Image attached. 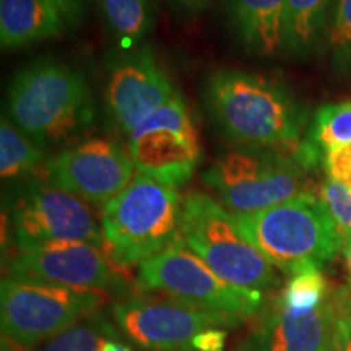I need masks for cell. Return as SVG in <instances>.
Wrapping results in <instances>:
<instances>
[{
	"label": "cell",
	"instance_id": "30bf717a",
	"mask_svg": "<svg viewBox=\"0 0 351 351\" xmlns=\"http://www.w3.org/2000/svg\"><path fill=\"white\" fill-rule=\"evenodd\" d=\"M129 152L137 173L171 187L191 181L200 163L199 130L181 95L156 109L129 134Z\"/></svg>",
	"mask_w": 351,
	"mask_h": 351
},
{
	"label": "cell",
	"instance_id": "ac0fdd59",
	"mask_svg": "<svg viewBox=\"0 0 351 351\" xmlns=\"http://www.w3.org/2000/svg\"><path fill=\"white\" fill-rule=\"evenodd\" d=\"M330 0H285V51L307 57L326 26Z\"/></svg>",
	"mask_w": 351,
	"mask_h": 351
},
{
	"label": "cell",
	"instance_id": "5b68a950",
	"mask_svg": "<svg viewBox=\"0 0 351 351\" xmlns=\"http://www.w3.org/2000/svg\"><path fill=\"white\" fill-rule=\"evenodd\" d=\"M181 238L225 282L258 293L278 287V269L245 239L234 215L213 197L194 192L184 199Z\"/></svg>",
	"mask_w": 351,
	"mask_h": 351
},
{
	"label": "cell",
	"instance_id": "7402d4cb",
	"mask_svg": "<svg viewBox=\"0 0 351 351\" xmlns=\"http://www.w3.org/2000/svg\"><path fill=\"white\" fill-rule=\"evenodd\" d=\"M304 142L326 155L337 147L351 143V101L326 104L315 112L309 137Z\"/></svg>",
	"mask_w": 351,
	"mask_h": 351
},
{
	"label": "cell",
	"instance_id": "8992f818",
	"mask_svg": "<svg viewBox=\"0 0 351 351\" xmlns=\"http://www.w3.org/2000/svg\"><path fill=\"white\" fill-rule=\"evenodd\" d=\"M306 168L296 156L269 148L238 147L219 155L204 181L234 215L256 213L307 194Z\"/></svg>",
	"mask_w": 351,
	"mask_h": 351
},
{
	"label": "cell",
	"instance_id": "9c48e42d",
	"mask_svg": "<svg viewBox=\"0 0 351 351\" xmlns=\"http://www.w3.org/2000/svg\"><path fill=\"white\" fill-rule=\"evenodd\" d=\"M12 232L19 251L52 243H88L104 249L101 221L88 202L49 182H32L8 204Z\"/></svg>",
	"mask_w": 351,
	"mask_h": 351
},
{
	"label": "cell",
	"instance_id": "836d02e7",
	"mask_svg": "<svg viewBox=\"0 0 351 351\" xmlns=\"http://www.w3.org/2000/svg\"><path fill=\"white\" fill-rule=\"evenodd\" d=\"M343 256H345V262H346V269H348V274L351 278V244L343 245Z\"/></svg>",
	"mask_w": 351,
	"mask_h": 351
},
{
	"label": "cell",
	"instance_id": "7c38bea8",
	"mask_svg": "<svg viewBox=\"0 0 351 351\" xmlns=\"http://www.w3.org/2000/svg\"><path fill=\"white\" fill-rule=\"evenodd\" d=\"M46 182L93 205L114 199L135 176L129 148L111 138H88L46 160Z\"/></svg>",
	"mask_w": 351,
	"mask_h": 351
},
{
	"label": "cell",
	"instance_id": "cb8c5ba5",
	"mask_svg": "<svg viewBox=\"0 0 351 351\" xmlns=\"http://www.w3.org/2000/svg\"><path fill=\"white\" fill-rule=\"evenodd\" d=\"M332 64L340 73H351V0H339L330 33Z\"/></svg>",
	"mask_w": 351,
	"mask_h": 351
},
{
	"label": "cell",
	"instance_id": "4316f807",
	"mask_svg": "<svg viewBox=\"0 0 351 351\" xmlns=\"http://www.w3.org/2000/svg\"><path fill=\"white\" fill-rule=\"evenodd\" d=\"M62 20L67 29L78 28L86 19L85 0H41Z\"/></svg>",
	"mask_w": 351,
	"mask_h": 351
},
{
	"label": "cell",
	"instance_id": "1f68e13d",
	"mask_svg": "<svg viewBox=\"0 0 351 351\" xmlns=\"http://www.w3.org/2000/svg\"><path fill=\"white\" fill-rule=\"evenodd\" d=\"M99 351H132V348L121 340H108Z\"/></svg>",
	"mask_w": 351,
	"mask_h": 351
},
{
	"label": "cell",
	"instance_id": "ba28073f",
	"mask_svg": "<svg viewBox=\"0 0 351 351\" xmlns=\"http://www.w3.org/2000/svg\"><path fill=\"white\" fill-rule=\"evenodd\" d=\"M106 295L65 288L25 276H3L0 285L2 335L36 348L78 320L101 311Z\"/></svg>",
	"mask_w": 351,
	"mask_h": 351
},
{
	"label": "cell",
	"instance_id": "d4e9b609",
	"mask_svg": "<svg viewBox=\"0 0 351 351\" xmlns=\"http://www.w3.org/2000/svg\"><path fill=\"white\" fill-rule=\"evenodd\" d=\"M320 199L330 213L337 228H339L341 239L346 230L351 228V189L343 184L327 179L320 187Z\"/></svg>",
	"mask_w": 351,
	"mask_h": 351
},
{
	"label": "cell",
	"instance_id": "f1b7e54d",
	"mask_svg": "<svg viewBox=\"0 0 351 351\" xmlns=\"http://www.w3.org/2000/svg\"><path fill=\"white\" fill-rule=\"evenodd\" d=\"M169 2L187 13H200L208 7L212 0H169Z\"/></svg>",
	"mask_w": 351,
	"mask_h": 351
},
{
	"label": "cell",
	"instance_id": "4dcf8cb0",
	"mask_svg": "<svg viewBox=\"0 0 351 351\" xmlns=\"http://www.w3.org/2000/svg\"><path fill=\"white\" fill-rule=\"evenodd\" d=\"M2 351H33V348H28V346L2 335Z\"/></svg>",
	"mask_w": 351,
	"mask_h": 351
},
{
	"label": "cell",
	"instance_id": "484cf974",
	"mask_svg": "<svg viewBox=\"0 0 351 351\" xmlns=\"http://www.w3.org/2000/svg\"><path fill=\"white\" fill-rule=\"evenodd\" d=\"M327 179L351 189V143L337 147L324 155Z\"/></svg>",
	"mask_w": 351,
	"mask_h": 351
},
{
	"label": "cell",
	"instance_id": "ffe728a7",
	"mask_svg": "<svg viewBox=\"0 0 351 351\" xmlns=\"http://www.w3.org/2000/svg\"><path fill=\"white\" fill-rule=\"evenodd\" d=\"M46 163L43 148L23 134L12 121L2 117L0 124V174L3 179L21 178L43 168Z\"/></svg>",
	"mask_w": 351,
	"mask_h": 351
},
{
	"label": "cell",
	"instance_id": "d6a6232c",
	"mask_svg": "<svg viewBox=\"0 0 351 351\" xmlns=\"http://www.w3.org/2000/svg\"><path fill=\"white\" fill-rule=\"evenodd\" d=\"M339 295L341 306H343V309L351 315V287L348 289H341Z\"/></svg>",
	"mask_w": 351,
	"mask_h": 351
},
{
	"label": "cell",
	"instance_id": "e0dca14e",
	"mask_svg": "<svg viewBox=\"0 0 351 351\" xmlns=\"http://www.w3.org/2000/svg\"><path fill=\"white\" fill-rule=\"evenodd\" d=\"M67 26L41 0H0V43L3 49L59 38Z\"/></svg>",
	"mask_w": 351,
	"mask_h": 351
},
{
	"label": "cell",
	"instance_id": "e575fe53",
	"mask_svg": "<svg viewBox=\"0 0 351 351\" xmlns=\"http://www.w3.org/2000/svg\"><path fill=\"white\" fill-rule=\"evenodd\" d=\"M348 244H351V228L350 230H346L343 234V245H348Z\"/></svg>",
	"mask_w": 351,
	"mask_h": 351
},
{
	"label": "cell",
	"instance_id": "3957f363",
	"mask_svg": "<svg viewBox=\"0 0 351 351\" xmlns=\"http://www.w3.org/2000/svg\"><path fill=\"white\" fill-rule=\"evenodd\" d=\"M178 189L137 173L101 210L104 251L119 267L140 265L181 238Z\"/></svg>",
	"mask_w": 351,
	"mask_h": 351
},
{
	"label": "cell",
	"instance_id": "5bb4252c",
	"mask_svg": "<svg viewBox=\"0 0 351 351\" xmlns=\"http://www.w3.org/2000/svg\"><path fill=\"white\" fill-rule=\"evenodd\" d=\"M346 315L339 293L311 313H291L275 301L238 351H340Z\"/></svg>",
	"mask_w": 351,
	"mask_h": 351
},
{
	"label": "cell",
	"instance_id": "7a4b0ae2",
	"mask_svg": "<svg viewBox=\"0 0 351 351\" xmlns=\"http://www.w3.org/2000/svg\"><path fill=\"white\" fill-rule=\"evenodd\" d=\"M234 219L245 239L288 275L322 270L343 249L339 228L315 192L256 213L234 215Z\"/></svg>",
	"mask_w": 351,
	"mask_h": 351
},
{
	"label": "cell",
	"instance_id": "44dd1931",
	"mask_svg": "<svg viewBox=\"0 0 351 351\" xmlns=\"http://www.w3.org/2000/svg\"><path fill=\"white\" fill-rule=\"evenodd\" d=\"M108 340H121L119 332L108 315L98 311L44 341L34 351H99Z\"/></svg>",
	"mask_w": 351,
	"mask_h": 351
},
{
	"label": "cell",
	"instance_id": "52a82bcc",
	"mask_svg": "<svg viewBox=\"0 0 351 351\" xmlns=\"http://www.w3.org/2000/svg\"><path fill=\"white\" fill-rule=\"evenodd\" d=\"M137 285L208 313L247 320L263 304V293L234 287L218 276L179 238L163 252L138 265Z\"/></svg>",
	"mask_w": 351,
	"mask_h": 351
},
{
	"label": "cell",
	"instance_id": "2e32d148",
	"mask_svg": "<svg viewBox=\"0 0 351 351\" xmlns=\"http://www.w3.org/2000/svg\"><path fill=\"white\" fill-rule=\"evenodd\" d=\"M228 15L249 52L271 57L285 49V0H228Z\"/></svg>",
	"mask_w": 351,
	"mask_h": 351
},
{
	"label": "cell",
	"instance_id": "4fadbf2b",
	"mask_svg": "<svg viewBox=\"0 0 351 351\" xmlns=\"http://www.w3.org/2000/svg\"><path fill=\"white\" fill-rule=\"evenodd\" d=\"M116 265L104 249L73 241L19 251L8 265V274L65 288L122 295L127 282Z\"/></svg>",
	"mask_w": 351,
	"mask_h": 351
},
{
	"label": "cell",
	"instance_id": "603a6c76",
	"mask_svg": "<svg viewBox=\"0 0 351 351\" xmlns=\"http://www.w3.org/2000/svg\"><path fill=\"white\" fill-rule=\"evenodd\" d=\"M332 295L322 270L311 269L291 275L276 302L291 313H311L326 304Z\"/></svg>",
	"mask_w": 351,
	"mask_h": 351
},
{
	"label": "cell",
	"instance_id": "d6986e66",
	"mask_svg": "<svg viewBox=\"0 0 351 351\" xmlns=\"http://www.w3.org/2000/svg\"><path fill=\"white\" fill-rule=\"evenodd\" d=\"M109 33L122 49H134L152 32L155 10L152 0H98Z\"/></svg>",
	"mask_w": 351,
	"mask_h": 351
},
{
	"label": "cell",
	"instance_id": "8fae6325",
	"mask_svg": "<svg viewBox=\"0 0 351 351\" xmlns=\"http://www.w3.org/2000/svg\"><path fill=\"white\" fill-rule=\"evenodd\" d=\"M112 317L143 351H195L194 339L208 328H232L243 320L208 313L168 296H129L112 304Z\"/></svg>",
	"mask_w": 351,
	"mask_h": 351
},
{
	"label": "cell",
	"instance_id": "f546056e",
	"mask_svg": "<svg viewBox=\"0 0 351 351\" xmlns=\"http://www.w3.org/2000/svg\"><path fill=\"white\" fill-rule=\"evenodd\" d=\"M340 351H351V315H346L345 328H343V339H341Z\"/></svg>",
	"mask_w": 351,
	"mask_h": 351
},
{
	"label": "cell",
	"instance_id": "277c9868",
	"mask_svg": "<svg viewBox=\"0 0 351 351\" xmlns=\"http://www.w3.org/2000/svg\"><path fill=\"white\" fill-rule=\"evenodd\" d=\"M8 117L39 147L72 137L93 117L85 77L57 60L21 69L8 86Z\"/></svg>",
	"mask_w": 351,
	"mask_h": 351
},
{
	"label": "cell",
	"instance_id": "83f0119b",
	"mask_svg": "<svg viewBox=\"0 0 351 351\" xmlns=\"http://www.w3.org/2000/svg\"><path fill=\"white\" fill-rule=\"evenodd\" d=\"M225 328H208L200 332L194 339L195 351H223L225 350Z\"/></svg>",
	"mask_w": 351,
	"mask_h": 351
},
{
	"label": "cell",
	"instance_id": "6da1fadb",
	"mask_svg": "<svg viewBox=\"0 0 351 351\" xmlns=\"http://www.w3.org/2000/svg\"><path fill=\"white\" fill-rule=\"evenodd\" d=\"M205 99L219 129L239 147L296 156L304 112L285 88L241 70H218L205 83Z\"/></svg>",
	"mask_w": 351,
	"mask_h": 351
},
{
	"label": "cell",
	"instance_id": "9a60e30c",
	"mask_svg": "<svg viewBox=\"0 0 351 351\" xmlns=\"http://www.w3.org/2000/svg\"><path fill=\"white\" fill-rule=\"evenodd\" d=\"M176 95L173 82L150 46L125 54L108 73V111L127 134Z\"/></svg>",
	"mask_w": 351,
	"mask_h": 351
}]
</instances>
